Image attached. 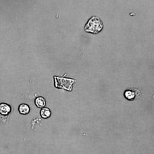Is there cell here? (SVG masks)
<instances>
[{"label": "cell", "mask_w": 154, "mask_h": 154, "mask_svg": "<svg viewBox=\"0 0 154 154\" xmlns=\"http://www.w3.org/2000/svg\"><path fill=\"white\" fill-rule=\"evenodd\" d=\"M30 108L29 106L26 104H20L18 108V110L19 113L22 115L28 114L30 111Z\"/></svg>", "instance_id": "obj_4"}, {"label": "cell", "mask_w": 154, "mask_h": 154, "mask_svg": "<svg viewBox=\"0 0 154 154\" xmlns=\"http://www.w3.org/2000/svg\"><path fill=\"white\" fill-rule=\"evenodd\" d=\"M55 85L57 88L64 89L68 91H71L72 85L74 83V80L64 77L54 76Z\"/></svg>", "instance_id": "obj_2"}, {"label": "cell", "mask_w": 154, "mask_h": 154, "mask_svg": "<svg viewBox=\"0 0 154 154\" xmlns=\"http://www.w3.org/2000/svg\"><path fill=\"white\" fill-rule=\"evenodd\" d=\"M40 114L41 117L44 119L49 118L51 115L50 110L48 108L44 107L41 109Z\"/></svg>", "instance_id": "obj_7"}, {"label": "cell", "mask_w": 154, "mask_h": 154, "mask_svg": "<svg viewBox=\"0 0 154 154\" xmlns=\"http://www.w3.org/2000/svg\"><path fill=\"white\" fill-rule=\"evenodd\" d=\"M34 103L37 108H40L44 107L46 105V100L42 96H38L36 97L34 100Z\"/></svg>", "instance_id": "obj_5"}, {"label": "cell", "mask_w": 154, "mask_h": 154, "mask_svg": "<svg viewBox=\"0 0 154 154\" xmlns=\"http://www.w3.org/2000/svg\"><path fill=\"white\" fill-rule=\"evenodd\" d=\"M124 96L127 100L132 101L135 98L136 94L135 91L132 89L127 90L124 92Z\"/></svg>", "instance_id": "obj_6"}, {"label": "cell", "mask_w": 154, "mask_h": 154, "mask_svg": "<svg viewBox=\"0 0 154 154\" xmlns=\"http://www.w3.org/2000/svg\"><path fill=\"white\" fill-rule=\"evenodd\" d=\"M103 27L101 19L96 16H93L88 21L84 27L85 31L88 33L96 34L101 31Z\"/></svg>", "instance_id": "obj_1"}, {"label": "cell", "mask_w": 154, "mask_h": 154, "mask_svg": "<svg viewBox=\"0 0 154 154\" xmlns=\"http://www.w3.org/2000/svg\"><path fill=\"white\" fill-rule=\"evenodd\" d=\"M11 111V107L9 104L3 102L0 103V114L1 116H7Z\"/></svg>", "instance_id": "obj_3"}]
</instances>
